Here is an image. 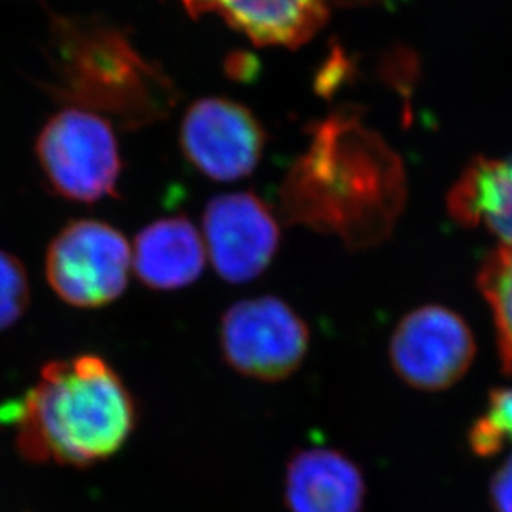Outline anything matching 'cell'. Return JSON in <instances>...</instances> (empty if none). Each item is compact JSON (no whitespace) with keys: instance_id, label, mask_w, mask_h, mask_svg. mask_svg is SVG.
I'll return each instance as SVG.
<instances>
[{"instance_id":"1","label":"cell","mask_w":512,"mask_h":512,"mask_svg":"<svg viewBox=\"0 0 512 512\" xmlns=\"http://www.w3.org/2000/svg\"><path fill=\"white\" fill-rule=\"evenodd\" d=\"M406 202L403 163L355 115L336 114L311 130V142L281 188L290 225L340 237L350 250L384 242Z\"/></svg>"},{"instance_id":"2","label":"cell","mask_w":512,"mask_h":512,"mask_svg":"<svg viewBox=\"0 0 512 512\" xmlns=\"http://www.w3.org/2000/svg\"><path fill=\"white\" fill-rule=\"evenodd\" d=\"M30 463L89 468L124 448L138 424V404L102 356L85 353L45 363L39 380L0 409Z\"/></svg>"},{"instance_id":"3","label":"cell","mask_w":512,"mask_h":512,"mask_svg":"<svg viewBox=\"0 0 512 512\" xmlns=\"http://www.w3.org/2000/svg\"><path fill=\"white\" fill-rule=\"evenodd\" d=\"M45 90L60 104L109 115L122 127L165 119L175 89L162 70L140 55L124 30L97 15H52Z\"/></svg>"},{"instance_id":"4","label":"cell","mask_w":512,"mask_h":512,"mask_svg":"<svg viewBox=\"0 0 512 512\" xmlns=\"http://www.w3.org/2000/svg\"><path fill=\"white\" fill-rule=\"evenodd\" d=\"M35 157L47 187L69 202L117 197L124 162L102 115L72 107L52 115L35 138Z\"/></svg>"},{"instance_id":"5","label":"cell","mask_w":512,"mask_h":512,"mask_svg":"<svg viewBox=\"0 0 512 512\" xmlns=\"http://www.w3.org/2000/svg\"><path fill=\"white\" fill-rule=\"evenodd\" d=\"M132 271V247L120 230L100 220H74L45 252V278L55 295L80 310L119 300Z\"/></svg>"},{"instance_id":"6","label":"cell","mask_w":512,"mask_h":512,"mask_svg":"<svg viewBox=\"0 0 512 512\" xmlns=\"http://www.w3.org/2000/svg\"><path fill=\"white\" fill-rule=\"evenodd\" d=\"M223 360L245 378L278 383L295 375L310 350L306 321L278 296L233 303L220 320Z\"/></svg>"},{"instance_id":"7","label":"cell","mask_w":512,"mask_h":512,"mask_svg":"<svg viewBox=\"0 0 512 512\" xmlns=\"http://www.w3.org/2000/svg\"><path fill=\"white\" fill-rule=\"evenodd\" d=\"M476 341L468 323L441 305L419 306L394 328L389 361L399 380L419 391H443L473 365Z\"/></svg>"},{"instance_id":"8","label":"cell","mask_w":512,"mask_h":512,"mask_svg":"<svg viewBox=\"0 0 512 512\" xmlns=\"http://www.w3.org/2000/svg\"><path fill=\"white\" fill-rule=\"evenodd\" d=\"M202 227L208 260L230 285L260 278L280 250V223L252 192L213 197L203 212Z\"/></svg>"},{"instance_id":"9","label":"cell","mask_w":512,"mask_h":512,"mask_svg":"<svg viewBox=\"0 0 512 512\" xmlns=\"http://www.w3.org/2000/svg\"><path fill=\"white\" fill-rule=\"evenodd\" d=\"M265 143V130L255 115L242 104L220 97L197 100L180 127L183 155L213 182H238L252 175Z\"/></svg>"},{"instance_id":"10","label":"cell","mask_w":512,"mask_h":512,"mask_svg":"<svg viewBox=\"0 0 512 512\" xmlns=\"http://www.w3.org/2000/svg\"><path fill=\"white\" fill-rule=\"evenodd\" d=\"M365 493L361 469L338 449H300L286 464L288 512H361Z\"/></svg>"},{"instance_id":"11","label":"cell","mask_w":512,"mask_h":512,"mask_svg":"<svg viewBox=\"0 0 512 512\" xmlns=\"http://www.w3.org/2000/svg\"><path fill=\"white\" fill-rule=\"evenodd\" d=\"M207 248L202 233L185 215L158 218L135 237L132 270L142 285L175 291L202 276Z\"/></svg>"},{"instance_id":"12","label":"cell","mask_w":512,"mask_h":512,"mask_svg":"<svg viewBox=\"0 0 512 512\" xmlns=\"http://www.w3.org/2000/svg\"><path fill=\"white\" fill-rule=\"evenodd\" d=\"M192 15L215 12L260 45L298 47L328 19L326 0H182Z\"/></svg>"},{"instance_id":"13","label":"cell","mask_w":512,"mask_h":512,"mask_svg":"<svg viewBox=\"0 0 512 512\" xmlns=\"http://www.w3.org/2000/svg\"><path fill=\"white\" fill-rule=\"evenodd\" d=\"M448 210L459 225L484 227L512 245V155L474 158L451 188Z\"/></svg>"},{"instance_id":"14","label":"cell","mask_w":512,"mask_h":512,"mask_svg":"<svg viewBox=\"0 0 512 512\" xmlns=\"http://www.w3.org/2000/svg\"><path fill=\"white\" fill-rule=\"evenodd\" d=\"M478 286L493 313L504 371L512 375V245H501L484 258Z\"/></svg>"},{"instance_id":"15","label":"cell","mask_w":512,"mask_h":512,"mask_svg":"<svg viewBox=\"0 0 512 512\" xmlns=\"http://www.w3.org/2000/svg\"><path fill=\"white\" fill-rule=\"evenodd\" d=\"M30 303V285L22 261L0 250V331L14 326Z\"/></svg>"},{"instance_id":"16","label":"cell","mask_w":512,"mask_h":512,"mask_svg":"<svg viewBox=\"0 0 512 512\" xmlns=\"http://www.w3.org/2000/svg\"><path fill=\"white\" fill-rule=\"evenodd\" d=\"M503 444L512 441V388H496L489 393L486 413L481 416Z\"/></svg>"},{"instance_id":"17","label":"cell","mask_w":512,"mask_h":512,"mask_svg":"<svg viewBox=\"0 0 512 512\" xmlns=\"http://www.w3.org/2000/svg\"><path fill=\"white\" fill-rule=\"evenodd\" d=\"M491 501L498 512H512V456L491 479Z\"/></svg>"},{"instance_id":"18","label":"cell","mask_w":512,"mask_h":512,"mask_svg":"<svg viewBox=\"0 0 512 512\" xmlns=\"http://www.w3.org/2000/svg\"><path fill=\"white\" fill-rule=\"evenodd\" d=\"M338 2H345V4H366V2H376V0H338Z\"/></svg>"}]
</instances>
